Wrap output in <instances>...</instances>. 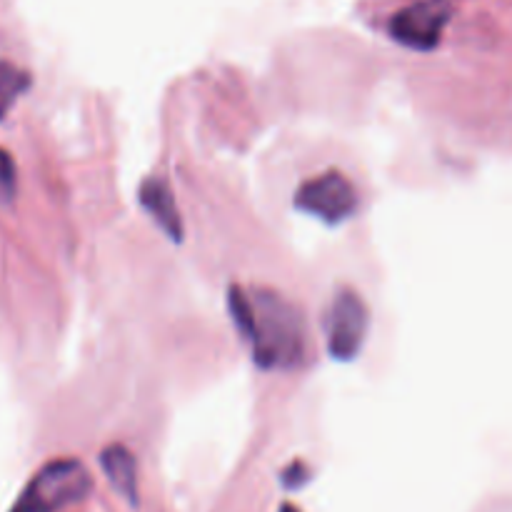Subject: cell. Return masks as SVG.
<instances>
[{"label": "cell", "mask_w": 512, "mask_h": 512, "mask_svg": "<svg viewBox=\"0 0 512 512\" xmlns=\"http://www.w3.org/2000/svg\"><path fill=\"white\" fill-rule=\"evenodd\" d=\"M140 205L170 240H175V243L183 240V218H180L173 193H170L168 183L163 178L153 175V178L143 180V185H140Z\"/></svg>", "instance_id": "cell-6"}, {"label": "cell", "mask_w": 512, "mask_h": 512, "mask_svg": "<svg viewBox=\"0 0 512 512\" xmlns=\"http://www.w3.org/2000/svg\"><path fill=\"white\" fill-rule=\"evenodd\" d=\"M228 310L233 325L265 370H290L305 358V323L300 310L270 288L243 290L230 285Z\"/></svg>", "instance_id": "cell-1"}, {"label": "cell", "mask_w": 512, "mask_h": 512, "mask_svg": "<svg viewBox=\"0 0 512 512\" xmlns=\"http://www.w3.org/2000/svg\"><path fill=\"white\" fill-rule=\"evenodd\" d=\"M90 488L93 480L80 460H53L30 478L10 512H58L88 498Z\"/></svg>", "instance_id": "cell-2"}, {"label": "cell", "mask_w": 512, "mask_h": 512, "mask_svg": "<svg viewBox=\"0 0 512 512\" xmlns=\"http://www.w3.org/2000/svg\"><path fill=\"white\" fill-rule=\"evenodd\" d=\"M295 208L323 220L325 225H340L358 210V190L343 173L328 170L300 185L295 193Z\"/></svg>", "instance_id": "cell-4"}, {"label": "cell", "mask_w": 512, "mask_h": 512, "mask_svg": "<svg viewBox=\"0 0 512 512\" xmlns=\"http://www.w3.org/2000/svg\"><path fill=\"white\" fill-rule=\"evenodd\" d=\"M30 78L25 70L15 68L10 63H0V120L8 115V110L13 108L15 100L28 90Z\"/></svg>", "instance_id": "cell-8"}, {"label": "cell", "mask_w": 512, "mask_h": 512, "mask_svg": "<svg viewBox=\"0 0 512 512\" xmlns=\"http://www.w3.org/2000/svg\"><path fill=\"white\" fill-rule=\"evenodd\" d=\"M370 330V310L355 290L343 288L330 300L325 315V343L330 358L348 363L358 358Z\"/></svg>", "instance_id": "cell-3"}, {"label": "cell", "mask_w": 512, "mask_h": 512, "mask_svg": "<svg viewBox=\"0 0 512 512\" xmlns=\"http://www.w3.org/2000/svg\"><path fill=\"white\" fill-rule=\"evenodd\" d=\"M100 468H103L108 483L130 505H138V465H135L133 453L125 445H108L100 453Z\"/></svg>", "instance_id": "cell-7"}, {"label": "cell", "mask_w": 512, "mask_h": 512, "mask_svg": "<svg viewBox=\"0 0 512 512\" xmlns=\"http://www.w3.org/2000/svg\"><path fill=\"white\" fill-rule=\"evenodd\" d=\"M15 195V163L3 148H0V203H8Z\"/></svg>", "instance_id": "cell-9"}, {"label": "cell", "mask_w": 512, "mask_h": 512, "mask_svg": "<svg viewBox=\"0 0 512 512\" xmlns=\"http://www.w3.org/2000/svg\"><path fill=\"white\" fill-rule=\"evenodd\" d=\"M450 15H453L450 0H418L393 15L390 35L405 48L425 53V50L438 48Z\"/></svg>", "instance_id": "cell-5"}, {"label": "cell", "mask_w": 512, "mask_h": 512, "mask_svg": "<svg viewBox=\"0 0 512 512\" xmlns=\"http://www.w3.org/2000/svg\"><path fill=\"white\" fill-rule=\"evenodd\" d=\"M280 512H300V510L293 508V505H283V508H280Z\"/></svg>", "instance_id": "cell-10"}]
</instances>
